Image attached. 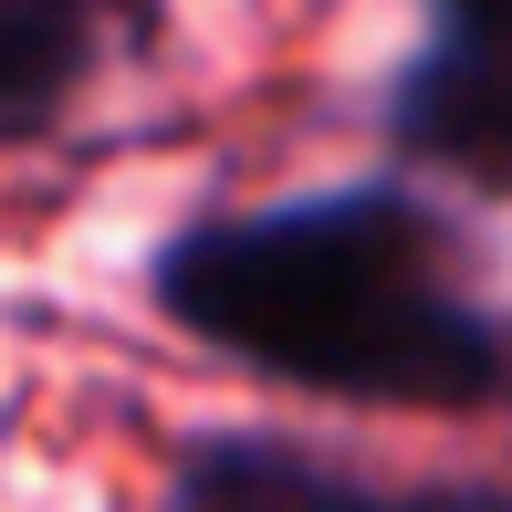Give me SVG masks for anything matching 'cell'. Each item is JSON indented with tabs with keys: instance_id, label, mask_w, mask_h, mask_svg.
<instances>
[{
	"instance_id": "1",
	"label": "cell",
	"mask_w": 512,
	"mask_h": 512,
	"mask_svg": "<svg viewBox=\"0 0 512 512\" xmlns=\"http://www.w3.org/2000/svg\"><path fill=\"white\" fill-rule=\"evenodd\" d=\"M157 304L199 345L356 408H481L512 387L502 324L460 293L450 220L408 189H324L189 220L157 251Z\"/></svg>"
},
{
	"instance_id": "2",
	"label": "cell",
	"mask_w": 512,
	"mask_h": 512,
	"mask_svg": "<svg viewBox=\"0 0 512 512\" xmlns=\"http://www.w3.org/2000/svg\"><path fill=\"white\" fill-rule=\"evenodd\" d=\"M387 136H398L418 168H450L471 189L512 199V21L429 32V53L387 95Z\"/></svg>"
},
{
	"instance_id": "3",
	"label": "cell",
	"mask_w": 512,
	"mask_h": 512,
	"mask_svg": "<svg viewBox=\"0 0 512 512\" xmlns=\"http://www.w3.org/2000/svg\"><path fill=\"white\" fill-rule=\"evenodd\" d=\"M178 512H512L502 492H387L283 439H199L178 460Z\"/></svg>"
},
{
	"instance_id": "4",
	"label": "cell",
	"mask_w": 512,
	"mask_h": 512,
	"mask_svg": "<svg viewBox=\"0 0 512 512\" xmlns=\"http://www.w3.org/2000/svg\"><path fill=\"white\" fill-rule=\"evenodd\" d=\"M115 0H0V147L63 126V105L95 84Z\"/></svg>"
},
{
	"instance_id": "5",
	"label": "cell",
	"mask_w": 512,
	"mask_h": 512,
	"mask_svg": "<svg viewBox=\"0 0 512 512\" xmlns=\"http://www.w3.org/2000/svg\"><path fill=\"white\" fill-rule=\"evenodd\" d=\"M439 32H481V21H512V0H429Z\"/></svg>"
}]
</instances>
